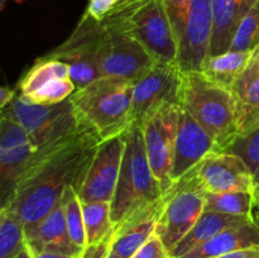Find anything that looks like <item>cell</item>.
<instances>
[{"instance_id": "ba28073f", "label": "cell", "mask_w": 259, "mask_h": 258, "mask_svg": "<svg viewBox=\"0 0 259 258\" xmlns=\"http://www.w3.org/2000/svg\"><path fill=\"white\" fill-rule=\"evenodd\" d=\"M176 182L212 194L253 191L254 187L253 174L247 164L237 156L223 152L209 153Z\"/></svg>"}, {"instance_id": "d4e9b609", "label": "cell", "mask_w": 259, "mask_h": 258, "mask_svg": "<svg viewBox=\"0 0 259 258\" xmlns=\"http://www.w3.org/2000/svg\"><path fill=\"white\" fill-rule=\"evenodd\" d=\"M252 191H233L222 194L205 192L204 211L237 217H252Z\"/></svg>"}, {"instance_id": "6da1fadb", "label": "cell", "mask_w": 259, "mask_h": 258, "mask_svg": "<svg viewBox=\"0 0 259 258\" xmlns=\"http://www.w3.org/2000/svg\"><path fill=\"white\" fill-rule=\"evenodd\" d=\"M101 141L81 126L53 146L35 152L18 185L8 211L24 228L39 222L62 199L68 187H80Z\"/></svg>"}, {"instance_id": "74e56055", "label": "cell", "mask_w": 259, "mask_h": 258, "mask_svg": "<svg viewBox=\"0 0 259 258\" xmlns=\"http://www.w3.org/2000/svg\"><path fill=\"white\" fill-rule=\"evenodd\" d=\"M17 94V89H9L5 86H0V108L9 103Z\"/></svg>"}, {"instance_id": "836d02e7", "label": "cell", "mask_w": 259, "mask_h": 258, "mask_svg": "<svg viewBox=\"0 0 259 258\" xmlns=\"http://www.w3.org/2000/svg\"><path fill=\"white\" fill-rule=\"evenodd\" d=\"M114 238V230L109 235H106L101 242L96 243V244L86 245L83 249L82 254L80 258H106L109 252H110L111 243H113Z\"/></svg>"}, {"instance_id": "e0dca14e", "label": "cell", "mask_w": 259, "mask_h": 258, "mask_svg": "<svg viewBox=\"0 0 259 258\" xmlns=\"http://www.w3.org/2000/svg\"><path fill=\"white\" fill-rule=\"evenodd\" d=\"M211 152H217L214 139L185 109L180 106L171 171L172 181L175 182L184 176Z\"/></svg>"}, {"instance_id": "ab89813d", "label": "cell", "mask_w": 259, "mask_h": 258, "mask_svg": "<svg viewBox=\"0 0 259 258\" xmlns=\"http://www.w3.org/2000/svg\"><path fill=\"white\" fill-rule=\"evenodd\" d=\"M15 258H33V255H32V253L28 250V248L24 247V248H23L22 252H20L19 254H18Z\"/></svg>"}, {"instance_id": "5b68a950", "label": "cell", "mask_w": 259, "mask_h": 258, "mask_svg": "<svg viewBox=\"0 0 259 258\" xmlns=\"http://www.w3.org/2000/svg\"><path fill=\"white\" fill-rule=\"evenodd\" d=\"M99 22L136 39L158 61L176 62L177 42L163 0H142Z\"/></svg>"}, {"instance_id": "8d00e7d4", "label": "cell", "mask_w": 259, "mask_h": 258, "mask_svg": "<svg viewBox=\"0 0 259 258\" xmlns=\"http://www.w3.org/2000/svg\"><path fill=\"white\" fill-rule=\"evenodd\" d=\"M253 205H252V219L259 227V184L253 187Z\"/></svg>"}, {"instance_id": "52a82bcc", "label": "cell", "mask_w": 259, "mask_h": 258, "mask_svg": "<svg viewBox=\"0 0 259 258\" xmlns=\"http://www.w3.org/2000/svg\"><path fill=\"white\" fill-rule=\"evenodd\" d=\"M101 25L103 28L96 51L100 77L124 78L134 82L158 61L132 37L111 29L103 23Z\"/></svg>"}, {"instance_id": "f1b7e54d", "label": "cell", "mask_w": 259, "mask_h": 258, "mask_svg": "<svg viewBox=\"0 0 259 258\" xmlns=\"http://www.w3.org/2000/svg\"><path fill=\"white\" fill-rule=\"evenodd\" d=\"M63 202H65V217L68 235H70L73 244L85 249L88 243H86L82 204H81V200L78 199L75 187L71 186L66 190L65 194H63Z\"/></svg>"}, {"instance_id": "484cf974", "label": "cell", "mask_w": 259, "mask_h": 258, "mask_svg": "<svg viewBox=\"0 0 259 258\" xmlns=\"http://www.w3.org/2000/svg\"><path fill=\"white\" fill-rule=\"evenodd\" d=\"M156 222L157 219H149L126 229L114 232L110 249L121 258H132L153 234L156 230Z\"/></svg>"}, {"instance_id": "603a6c76", "label": "cell", "mask_w": 259, "mask_h": 258, "mask_svg": "<svg viewBox=\"0 0 259 258\" xmlns=\"http://www.w3.org/2000/svg\"><path fill=\"white\" fill-rule=\"evenodd\" d=\"M67 77H70L68 65L61 62V61L42 56V57L37 58L34 65L20 78L17 91L20 96H25L56 78Z\"/></svg>"}, {"instance_id": "ee69618b", "label": "cell", "mask_w": 259, "mask_h": 258, "mask_svg": "<svg viewBox=\"0 0 259 258\" xmlns=\"http://www.w3.org/2000/svg\"><path fill=\"white\" fill-rule=\"evenodd\" d=\"M3 212H4V210H3V211H0V220H2V215H3Z\"/></svg>"}, {"instance_id": "30bf717a", "label": "cell", "mask_w": 259, "mask_h": 258, "mask_svg": "<svg viewBox=\"0 0 259 258\" xmlns=\"http://www.w3.org/2000/svg\"><path fill=\"white\" fill-rule=\"evenodd\" d=\"M205 207V192L175 181L163 194V204L156 222V233L169 253L191 230Z\"/></svg>"}, {"instance_id": "d6986e66", "label": "cell", "mask_w": 259, "mask_h": 258, "mask_svg": "<svg viewBox=\"0 0 259 258\" xmlns=\"http://www.w3.org/2000/svg\"><path fill=\"white\" fill-rule=\"evenodd\" d=\"M212 12V38L210 55L218 56L228 52L238 25L257 0H210Z\"/></svg>"}, {"instance_id": "4316f807", "label": "cell", "mask_w": 259, "mask_h": 258, "mask_svg": "<svg viewBox=\"0 0 259 258\" xmlns=\"http://www.w3.org/2000/svg\"><path fill=\"white\" fill-rule=\"evenodd\" d=\"M218 152L237 156L254 175L259 169V124L249 131L235 134L232 141Z\"/></svg>"}, {"instance_id": "4dcf8cb0", "label": "cell", "mask_w": 259, "mask_h": 258, "mask_svg": "<svg viewBox=\"0 0 259 258\" xmlns=\"http://www.w3.org/2000/svg\"><path fill=\"white\" fill-rule=\"evenodd\" d=\"M259 45V0L247 13L233 38L229 51H253Z\"/></svg>"}, {"instance_id": "44dd1931", "label": "cell", "mask_w": 259, "mask_h": 258, "mask_svg": "<svg viewBox=\"0 0 259 258\" xmlns=\"http://www.w3.org/2000/svg\"><path fill=\"white\" fill-rule=\"evenodd\" d=\"M250 220H253L252 217H237V215L219 214L214 211H204L191 228V230L180 240L179 244L169 253V257H184L185 254L206 243L223 230L235 227V225L244 224Z\"/></svg>"}, {"instance_id": "7c38bea8", "label": "cell", "mask_w": 259, "mask_h": 258, "mask_svg": "<svg viewBox=\"0 0 259 258\" xmlns=\"http://www.w3.org/2000/svg\"><path fill=\"white\" fill-rule=\"evenodd\" d=\"M35 152L22 126L0 118V211L7 210L14 200L18 185Z\"/></svg>"}, {"instance_id": "b9f144b4", "label": "cell", "mask_w": 259, "mask_h": 258, "mask_svg": "<svg viewBox=\"0 0 259 258\" xmlns=\"http://www.w3.org/2000/svg\"><path fill=\"white\" fill-rule=\"evenodd\" d=\"M253 180H254V185L259 184V169L257 172H255L254 175H253Z\"/></svg>"}, {"instance_id": "3957f363", "label": "cell", "mask_w": 259, "mask_h": 258, "mask_svg": "<svg viewBox=\"0 0 259 258\" xmlns=\"http://www.w3.org/2000/svg\"><path fill=\"white\" fill-rule=\"evenodd\" d=\"M133 82L100 77L70 96L80 126L90 129L101 142L125 133L132 125Z\"/></svg>"}, {"instance_id": "60d3db41", "label": "cell", "mask_w": 259, "mask_h": 258, "mask_svg": "<svg viewBox=\"0 0 259 258\" xmlns=\"http://www.w3.org/2000/svg\"><path fill=\"white\" fill-rule=\"evenodd\" d=\"M106 258H121V257H120V255H118V254H116V253H114L113 250L110 249V252H109L108 257H106Z\"/></svg>"}, {"instance_id": "ffe728a7", "label": "cell", "mask_w": 259, "mask_h": 258, "mask_svg": "<svg viewBox=\"0 0 259 258\" xmlns=\"http://www.w3.org/2000/svg\"><path fill=\"white\" fill-rule=\"evenodd\" d=\"M259 247V227L253 220L230 227L181 258H215L237 250Z\"/></svg>"}, {"instance_id": "7bdbcfd3", "label": "cell", "mask_w": 259, "mask_h": 258, "mask_svg": "<svg viewBox=\"0 0 259 258\" xmlns=\"http://www.w3.org/2000/svg\"><path fill=\"white\" fill-rule=\"evenodd\" d=\"M5 2H7V0H0V12H2V9H3V7H4V4H5Z\"/></svg>"}, {"instance_id": "9c48e42d", "label": "cell", "mask_w": 259, "mask_h": 258, "mask_svg": "<svg viewBox=\"0 0 259 258\" xmlns=\"http://www.w3.org/2000/svg\"><path fill=\"white\" fill-rule=\"evenodd\" d=\"M101 28L103 25L99 20L85 13L72 34L60 46L43 55L68 65L70 77L76 89L83 88L100 78L96 51Z\"/></svg>"}, {"instance_id": "8fae6325", "label": "cell", "mask_w": 259, "mask_h": 258, "mask_svg": "<svg viewBox=\"0 0 259 258\" xmlns=\"http://www.w3.org/2000/svg\"><path fill=\"white\" fill-rule=\"evenodd\" d=\"M180 71L176 62L157 61L151 70L133 82L132 125L143 124L167 103H177Z\"/></svg>"}, {"instance_id": "9a60e30c", "label": "cell", "mask_w": 259, "mask_h": 258, "mask_svg": "<svg viewBox=\"0 0 259 258\" xmlns=\"http://www.w3.org/2000/svg\"><path fill=\"white\" fill-rule=\"evenodd\" d=\"M212 28L211 2L192 0L184 32L177 45L176 65L181 72L201 70L210 55Z\"/></svg>"}, {"instance_id": "ac0fdd59", "label": "cell", "mask_w": 259, "mask_h": 258, "mask_svg": "<svg viewBox=\"0 0 259 258\" xmlns=\"http://www.w3.org/2000/svg\"><path fill=\"white\" fill-rule=\"evenodd\" d=\"M237 106L238 133L259 124V45L253 50L249 63L232 86Z\"/></svg>"}, {"instance_id": "5bb4252c", "label": "cell", "mask_w": 259, "mask_h": 258, "mask_svg": "<svg viewBox=\"0 0 259 258\" xmlns=\"http://www.w3.org/2000/svg\"><path fill=\"white\" fill-rule=\"evenodd\" d=\"M124 147V134L101 142L76 191L81 202H111L120 174Z\"/></svg>"}, {"instance_id": "1f68e13d", "label": "cell", "mask_w": 259, "mask_h": 258, "mask_svg": "<svg viewBox=\"0 0 259 258\" xmlns=\"http://www.w3.org/2000/svg\"><path fill=\"white\" fill-rule=\"evenodd\" d=\"M191 2L192 0H163L164 9L171 23L172 32H174L177 45L184 32Z\"/></svg>"}, {"instance_id": "f6af8a7d", "label": "cell", "mask_w": 259, "mask_h": 258, "mask_svg": "<svg viewBox=\"0 0 259 258\" xmlns=\"http://www.w3.org/2000/svg\"><path fill=\"white\" fill-rule=\"evenodd\" d=\"M168 258H176V257H168Z\"/></svg>"}, {"instance_id": "7a4b0ae2", "label": "cell", "mask_w": 259, "mask_h": 258, "mask_svg": "<svg viewBox=\"0 0 259 258\" xmlns=\"http://www.w3.org/2000/svg\"><path fill=\"white\" fill-rule=\"evenodd\" d=\"M124 139L120 174L110 202L111 222L120 229L157 219L164 194L161 182L152 172L141 126L131 125L124 133Z\"/></svg>"}, {"instance_id": "e575fe53", "label": "cell", "mask_w": 259, "mask_h": 258, "mask_svg": "<svg viewBox=\"0 0 259 258\" xmlns=\"http://www.w3.org/2000/svg\"><path fill=\"white\" fill-rule=\"evenodd\" d=\"M116 0H90L85 13L96 20H101L108 17L115 9Z\"/></svg>"}, {"instance_id": "d6a6232c", "label": "cell", "mask_w": 259, "mask_h": 258, "mask_svg": "<svg viewBox=\"0 0 259 258\" xmlns=\"http://www.w3.org/2000/svg\"><path fill=\"white\" fill-rule=\"evenodd\" d=\"M169 252L164 247L161 238L153 233L146 243L136 252L132 258H168Z\"/></svg>"}, {"instance_id": "2e32d148", "label": "cell", "mask_w": 259, "mask_h": 258, "mask_svg": "<svg viewBox=\"0 0 259 258\" xmlns=\"http://www.w3.org/2000/svg\"><path fill=\"white\" fill-rule=\"evenodd\" d=\"M24 240L33 257L42 252H55L80 258L83 252L68 235L63 196L39 222L24 228Z\"/></svg>"}, {"instance_id": "cb8c5ba5", "label": "cell", "mask_w": 259, "mask_h": 258, "mask_svg": "<svg viewBox=\"0 0 259 258\" xmlns=\"http://www.w3.org/2000/svg\"><path fill=\"white\" fill-rule=\"evenodd\" d=\"M85 222L86 243L88 245L101 242L114 230L111 222V204L109 201L81 202Z\"/></svg>"}, {"instance_id": "8992f818", "label": "cell", "mask_w": 259, "mask_h": 258, "mask_svg": "<svg viewBox=\"0 0 259 258\" xmlns=\"http://www.w3.org/2000/svg\"><path fill=\"white\" fill-rule=\"evenodd\" d=\"M0 118L22 126L35 151L53 146L81 128L70 99L53 105H38L27 103L17 93L0 108Z\"/></svg>"}, {"instance_id": "f546056e", "label": "cell", "mask_w": 259, "mask_h": 258, "mask_svg": "<svg viewBox=\"0 0 259 258\" xmlns=\"http://www.w3.org/2000/svg\"><path fill=\"white\" fill-rule=\"evenodd\" d=\"M76 88L72 80L67 78H56L51 82L46 83L38 90L28 94L25 96H20L24 101L29 104H38V105H53V104L62 103L67 100L73 93ZM18 93V91H17Z\"/></svg>"}, {"instance_id": "7402d4cb", "label": "cell", "mask_w": 259, "mask_h": 258, "mask_svg": "<svg viewBox=\"0 0 259 258\" xmlns=\"http://www.w3.org/2000/svg\"><path fill=\"white\" fill-rule=\"evenodd\" d=\"M253 51H228L218 56H209L200 72L220 86L230 89L245 70Z\"/></svg>"}, {"instance_id": "83f0119b", "label": "cell", "mask_w": 259, "mask_h": 258, "mask_svg": "<svg viewBox=\"0 0 259 258\" xmlns=\"http://www.w3.org/2000/svg\"><path fill=\"white\" fill-rule=\"evenodd\" d=\"M25 247L24 225L8 210L0 220V258H15Z\"/></svg>"}, {"instance_id": "277c9868", "label": "cell", "mask_w": 259, "mask_h": 258, "mask_svg": "<svg viewBox=\"0 0 259 258\" xmlns=\"http://www.w3.org/2000/svg\"><path fill=\"white\" fill-rule=\"evenodd\" d=\"M177 103L210 134L217 152L238 133L232 90L212 82L200 71L181 72Z\"/></svg>"}, {"instance_id": "d590c367", "label": "cell", "mask_w": 259, "mask_h": 258, "mask_svg": "<svg viewBox=\"0 0 259 258\" xmlns=\"http://www.w3.org/2000/svg\"><path fill=\"white\" fill-rule=\"evenodd\" d=\"M215 258H259V247L237 250V252L228 253V254L220 255V257Z\"/></svg>"}, {"instance_id": "4fadbf2b", "label": "cell", "mask_w": 259, "mask_h": 258, "mask_svg": "<svg viewBox=\"0 0 259 258\" xmlns=\"http://www.w3.org/2000/svg\"><path fill=\"white\" fill-rule=\"evenodd\" d=\"M179 114V103H167L142 126L148 162L163 191L174 184L171 171Z\"/></svg>"}, {"instance_id": "f35d334b", "label": "cell", "mask_w": 259, "mask_h": 258, "mask_svg": "<svg viewBox=\"0 0 259 258\" xmlns=\"http://www.w3.org/2000/svg\"><path fill=\"white\" fill-rule=\"evenodd\" d=\"M33 258H76L72 255L62 254V253H55V252H42L39 254L34 255Z\"/></svg>"}]
</instances>
